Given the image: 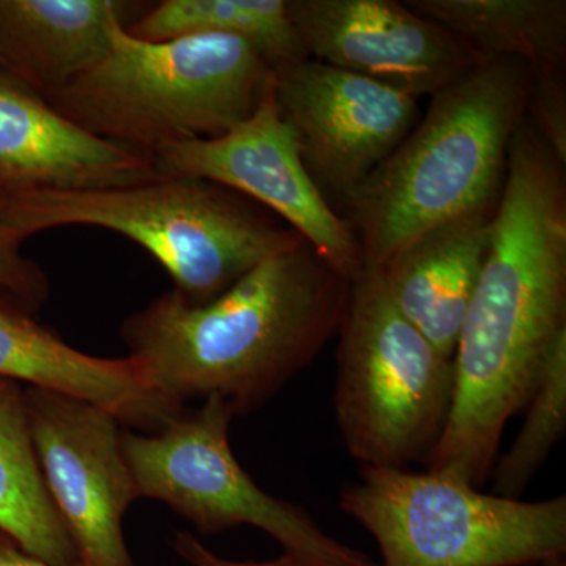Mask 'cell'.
<instances>
[{"mask_svg":"<svg viewBox=\"0 0 566 566\" xmlns=\"http://www.w3.org/2000/svg\"><path fill=\"white\" fill-rule=\"evenodd\" d=\"M564 167L524 122L510 145L490 249L453 354L452 409L427 471L482 486L506 423L566 333Z\"/></svg>","mask_w":566,"mask_h":566,"instance_id":"1","label":"cell"},{"mask_svg":"<svg viewBox=\"0 0 566 566\" xmlns=\"http://www.w3.org/2000/svg\"><path fill=\"white\" fill-rule=\"evenodd\" d=\"M352 281L307 241L200 305L170 290L122 324L128 357L174 403L221 398L234 416L270 401L338 334Z\"/></svg>","mask_w":566,"mask_h":566,"instance_id":"2","label":"cell"},{"mask_svg":"<svg viewBox=\"0 0 566 566\" xmlns=\"http://www.w3.org/2000/svg\"><path fill=\"white\" fill-rule=\"evenodd\" d=\"M528 99V66L510 57L476 65L431 96L422 120L344 207L363 271H378L436 226L497 205Z\"/></svg>","mask_w":566,"mask_h":566,"instance_id":"3","label":"cell"},{"mask_svg":"<svg viewBox=\"0 0 566 566\" xmlns=\"http://www.w3.org/2000/svg\"><path fill=\"white\" fill-rule=\"evenodd\" d=\"M273 81L270 63L237 36L151 43L118 24L102 61L44 98L85 132L148 158L172 142L232 132Z\"/></svg>","mask_w":566,"mask_h":566,"instance_id":"4","label":"cell"},{"mask_svg":"<svg viewBox=\"0 0 566 566\" xmlns=\"http://www.w3.org/2000/svg\"><path fill=\"white\" fill-rule=\"evenodd\" d=\"M0 222L22 240L63 226L123 234L147 249L172 277L175 292L196 305L210 303L264 260L305 241L262 205L199 178L13 192L0 210Z\"/></svg>","mask_w":566,"mask_h":566,"instance_id":"5","label":"cell"},{"mask_svg":"<svg viewBox=\"0 0 566 566\" xmlns=\"http://www.w3.org/2000/svg\"><path fill=\"white\" fill-rule=\"evenodd\" d=\"M340 506L378 543L379 566H535L566 554V495L527 502L431 471L363 468Z\"/></svg>","mask_w":566,"mask_h":566,"instance_id":"6","label":"cell"},{"mask_svg":"<svg viewBox=\"0 0 566 566\" xmlns=\"http://www.w3.org/2000/svg\"><path fill=\"white\" fill-rule=\"evenodd\" d=\"M334 409L363 468L427 463L449 419L455 365L398 314L378 275L352 282L338 329Z\"/></svg>","mask_w":566,"mask_h":566,"instance_id":"7","label":"cell"},{"mask_svg":"<svg viewBox=\"0 0 566 566\" xmlns=\"http://www.w3.org/2000/svg\"><path fill=\"white\" fill-rule=\"evenodd\" d=\"M234 412L221 398L182 412L156 433L123 431V452L139 497L169 505L202 534L252 526L283 553L322 566H379L326 534L301 506L268 494L241 468L229 442Z\"/></svg>","mask_w":566,"mask_h":566,"instance_id":"8","label":"cell"},{"mask_svg":"<svg viewBox=\"0 0 566 566\" xmlns=\"http://www.w3.org/2000/svg\"><path fill=\"white\" fill-rule=\"evenodd\" d=\"M148 159L159 177L216 182L262 205L348 281L363 273V256L352 227L324 199L305 169L275 99L274 81L255 114L232 132L214 139L172 142Z\"/></svg>","mask_w":566,"mask_h":566,"instance_id":"9","label":"cell"},{"mask_svg":"<svg viewBox=\"0 0 566 566\" xmlns=\"http://www.w3.org/2000/svg\"><path fill=\"white\" fill-rule=\"evenodd\" d=\"M33 450L76 566H134L123 516L136 499L120 422L111 412L50 390L24 392Z\"/></svg>","mask_w":566,"mask_h":566,"instance_id":"10","label":"cell"},{"mask_svg":"<svg viewBox=\"0 0 566 566\" xmlns=\"http://www.w3.org/2000/svg\"><path fill=\"white\" fill-rule=\"evenodd\" d=\"M274 76L301 159L331 205L345 207L415 128L417 99L349 71L307 59Z\"/></svg>","mask_w":566,"mask_h":566,"instance_id":"11","label":"cell"},{"mask_svg":"<svg viewBox=\"0 0 566 566\" xmlns=\"http://www.w3.org/2000/svg\"><path fill=\"white\" fill-rule=\"evenodd\" d=\"M312 61L411 98L433 96L479 65L463 44L394 0H286Z\"/></svg>","mask_w":566,"mask_h":566,"instance_id":"12","label":"cell"},{"mask_svg":"<svg viewBox=\"0 0 566 566\" xmlns=\"http://www.w3.org/2000/svg\"><path fill=\"white\" fill-rule=\"evenodd\" d=\"M158 177L147 156L74 125L0 66L2 191H88Z\"/></svg>","mask_w":566,"mask_h":566,"instance_id":"13","label":"cell"},{"mask_svg":"<svg viewBox=\"0 0 566 566\" xmlns=\"http://www.w3.org/2000/svg\"><path fill=\"white\" fill-rule=\"evenodd\" d=\"M0 379L87 401L139 433L161 431L186 411L163 397L129 357L82 353L6 300H0Z\"/></svg>","mask_w":566,"mask_h":566,"instance_id":"14","label":"cell"},{"mask_svg":"<svg viewBox=\"0 0 566 566\" xmlns=\"http://www.w3.org/2000/svg\"><path fill=\"white\" fill-rule=\"evenodd\" d=\"M495 207L436 226L392 259L378 275L398 314L446 356L455 354L465 312L490 249Z\"/></svg>","mask_w":566,"mask_h":566,"instance_id":"15","label":"cell"},{"mask_svg":"<svg viewBox=\"0 0 566 566\" xmlns=\"http://www.w3.org/2000/svg\"><path fill=\"white\" fill-rule=\"evenodd\" d=\"M140 10L122 0H0V66L43 96L59 91L102 61L114 29Z\"/></svg>","mask_w":566,"mask_h":566,"instance_id":"16","label":"cell"},{"mask_svg":"<svg viewBox=\"0 0 566 566\" xmlns=\"http://www.w3.org/2000/svg\"><path fill=\"white\" fill-rule=\"evenodd\" d=\"M409 9L455 36L479 65L517 59L531 87L565 84V0H408Z\"/></svg>","mask_w":566,"mask_h":566,"instance_id":"17","label":"cell"},{"mask_svg":"<svg viewBox=\"0 0 566 566\" xmlns=\"http://www.w3.org/2000/svg\"><path fill=\"white\" fill-rule=\"evenodd\" d=\"M0 532L46 564H77L41 475L24 392L6 379H0Z\"/></svg>","mask_w":566,"mask_h":566,"instance_id":"18","label":"cell"},{"mask_svg":"<svg viewBox=\"0 0 566 566\" xmlns=\"http://www.w3.org/2000/svg\"><path fill=\"white\" fill-rule=\"evenodd\" d=\"M136 39L230 35L248 41L274 71L307 61L286 0H163L128 28Z\"/></svg>","mask_w":566,"mask_h":566,"instance_id":"19","label":"cell"},{"mask_svg":"<svg viewBox=\"0 0 566 566\" xmlns=\"http://www.w3.org/2000/svg\"><path fill=\"white\" fill-rule=\"evenodd\" d=\"M523 427L497 457L491 493L521 499L566 430V333L551 345L528 397Z\"/></svg>","mask_w":566,"mask_h":566,"instance_id":"20","label":"cell"},{"mask_svg":"<svg viewBox=\"0 0 566 566\" xmlns=\"http://www.w3.org/2000/svg\"><path fill=\"white\" fill-rule=\"evenodd\" d=\"M22 238L0 222V296L33 312L50 296V282L39 264L22 255Z\"/></svg>","mask_w":566,"mask_h":566,"instance_id":"21","label":"cell"},{"mask_svg":"<svg viewBox=\"0 0 566 566\" xmlns=\"http://www.w3.org/2000/svg\"><path fill=\"white\" fill-rule=\"evenodd\" d=\"M175 549L186 562L193 566H322L303 560V558L290 556L283 553L281 557L264 562H237L227 560L212 554L196 536L180 532L175 536Z\"/></svg>","mask_w":566,"mask_h":566,"instance_id":"22","label":"cell"},{"mask_svg":"<svg viewBox=\"0 0 566 566\" xmlns=\"http://www.w3.org/2000/svg\"><path fill=\"white\" fill-rule=\"evenodd\" d=\"M0 566H52L21 549L13 539L0 532Z\"/></svg>","mask_w":566,"mask_h":566,"instance_id":"23","label":"cell"},{"mask_svg":"<svg viewBox=\"0 0 566 566\" xmlns=\"http://www.w3.org/2000/svg\"><path fill=\"white\" fill-rule=\"evenodd\" d=\"M535 566H566L564 558L560 560L546 562V564L535 565Z\"/></svg>","mask_w":566,"mask_h":566,"instance_id":"24","label":"cell"},{"mask_svg":"<svg viewBox=\"0 0 566 566\" xmlns=\"http://www.w3.org/2000/svg\"><path fill=\"white\" fill-rule=\"evenodd\" d=\"M7 196H9V193L0 189V210H2L3 205H6Z\"/></svg>","mask_w":566,"mask_h":566,"instance_id":"25","label":"cell"}]
</instances>
